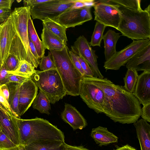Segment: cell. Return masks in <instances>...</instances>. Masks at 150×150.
Returning <instances> with one entry per match:
<instances>
[{
	"instance_id": "6da1fadb",
	"label": "cell",
	"mask_w": 150,
	"mask_h": 150,
	"mask_svg": "<svg viewBox=\"0 0 150 150\" xmlns=\"http://www.w3.org/2000/svg\"><path fill=\"white\" fill-rule=\"evenodd\" d=\"M83 77L105 93L111 107L109 117L114 122L130 124L138 121L141 108L138 100L133 94L127 91L123 86L115 84L107 78Z\"/></svg>"
},
{
	"instance_id": "7a4b0ae2",
	"label": "cell",
	"mask_w": 150,
	"mask_h": 150,
	"mask_svg": "<svg viewBox=\"0 0 150 150\" xmlns=\"http://www.w3.org/2000/svg\"><path fill=\"white\" fill-rule=\"evenodd\" d=\"M20 133L21 145L25 146L33 142L50 140L64 142L63 132L48 120L36 117L23 119L14 117Z\"/></svg>"
},
{
	"instance_id": "3957f363",
	"label": "cell",
	"mask_w": 150,
	"mask_h": 150,
	"mask_svg": "<svg viewBox=\"0 0 150 150\" xmlns=\"http://www.w3.org/2000/svg\"><path fill=\"white\" fill-rule=\"evenodd\" d=\"M119 6V5H118ZM120 18L117 30L133 40L150 39V5L137 11L119 6Z\"/></svg>"
},
{
	"instance_id": "277c9868",
	"label": "cell",
	"mask_w": 150,
	"mask_h": 150,
	"mask_svg": "<svg viewBox=\"0 0 150 150\" xmlns=\"http://www.w3.org/2000/svg\"><path fill=\"white\" fill-rule=\"evenodd\" d=\"M69 50L67 45L61 51L50 50V52L67 94L78 96L83 76L73 64L69 55Z\"/></svg>"
},
{
	"instance_id": "5b68a950",
	"label": "cell",
	"mask_w": 150,
	"mask_h": 150,
	"mask_svg": "<svg viewBox=\"0 0 150 150\" xmlns=\"http://www.w3.org/2000/svg\"><path fill=\"white\" fill-rule=\"evenodd\" d=\"M30 78L52 104H54L67 95L56 69L45 71L36 70Z\"/></svg>"
},
{
	"instance_id": "8992f818",
	"label": "cell",
	"mask_w": 150,
	"mask_h": 150,
	"mask_svg": "<svg viewBox=\"0 0 150 150\" xmlns=\"http://www.w3.org/2000/svg\"><path fill=\"white\" fill-rule=\"evenodd\" d=\"M79 95L88 107L97 113H104L109 117L111 109L109 101L100 88L85 79L82 76Z\"/></svg>"
},
{
	"instance_id": "52a82bcc",
	"label": "cell",
	"mask_w": 150,
	"mask_h": 150,
	"mask_svg": "<svg viewBox=\"0 0 150 150\" xmlns=\"http://www.w3.org/2000/svg\"><path fill=\"white\" fill-rule=\"evenodd\" d=\"M11 16L16 33L24 47L30 63L35 68H37L40 61L33 54L29 43L28 23L31 17L30 7L24 6L15 8L11 12Z\"/></svg>"
},
{
	"instance_id": "ba28073f",
	"label": "cell",
	"mask_w": 150,
	"mask_h": 150,
	"mask_svg": "<svg viewBox=\"0 0 150 150\" xmlns=\"http://www.w3.org/2000/svg\"><path fill=\"white\" fill-rule=\"evenodd\" d=\"M75 2V0H50L30 7V15L33 19L41 21L53 18L71 8Z\"/></svg>"
},
{
	"instance_id": "9c48e42d",
	"label": "cell",
	"mask_w": 150,
	"mask_h": 150,
	"mask_svg": "<svg viewBox=\"0 0 150 150\" xmlns=\"http://www.w3.org/2000/svg\"><path fill=\"white\" fill-rule=\"evenodd\" d=\"M150 44V39L133 40L132 42L120 51H116L104 62L106 70H118L124 65L138 52Z\"/></svg>"
},
{
	"instance_id": "30bf717a",
	"label": "cell",
	"mask_w": 150,
	"mask_h": 150,
	"mask_svg": "<svg viewBox=\"0 0 150 150\" xmlns=\"http://www.w3.org/2000/svg\"><path fill=\"white\" fill-rule=\"evenodd\" d=\"M93 7L95 21L117 30L120 18L118 5L108 0H100Z\"/></svg>"
},
{
	"instance_id": "8fae6325",
	"label": "cell",
	"mask_w": 150,
	"mask_h": 150,
	"mask_svg": "<svg viewBox=\"0 0 150 150\" xmlns=\"http://www.w3.org/2000/svg\"><path fill=\"white\" fill-rule=\"evenodd\" d=\"M91 7L90 6H86L79 8H69L58 16L50 19L67 29L74 27L92 19Z\"/></svg>"
},
{
	"instance_id": "7c38bea8",
	"label": "cell",
	"mask_w": 150,
	"mask_h": 150,
	"mask_svg": "<svg viewBox=\"0 0 150 150\" xmlns=\"http://www.w3.org/2000/svg\"><path fill=\"white\" fill-rule=\"evenodd\" d=\"M71 48L73 52L81 57L88 64L93 71L94 77L101 79L104 78L98 67V57L95 54V51L92 49L89 42L83 35L78 37Z\"/></svg>"
},
{
	"instance_id": "4fadbf2b",
	"label": "cell",
	"mask_w": 150,
	"mask_h": 150,
	"mask_svg": "<svg viewBox=\"0 0 150 150\" xmlns=\"http://www.w3.org/2000/svg\"><path fill=\"white\" fill-rule=\"evenodd\" d=\"M38 88L30 78L21 84L18 106L20 117L33 103L37 95Z\"/></svg>"
},
{
	"instance_id": "5bb4252c",
	"label": "cell",
	"mask_w": 150,
	"mask_h": 150,
	"mask_svg": "<svg viewBox=\"0 0 150 150\" xmlns=\"http://www.w3.org/2000/svg\"><path fill=\"white\" fill-rule=\"evenodd\" d=\"M16 34L11 16L4 23L0 32V55L1 66L8 56Z\"/></svg>"
},
{
	"instance_id": "9a60e30c",
	"label": "cell",
	"mask_w": 150,
	"mask_h": 150,
	"mask_svg": "<svg viewBox=\"0 0 150 150\" xmlns=\"http://www.w3.org/2000/svg\"><path fill=\"white\" fill-rule=\"evenodd\" d=\"M14 117L0 107V124L2 131L14 143L19 146V131Z\"/></svg>"
},
{
	"instance_id": "2e32d148",
	"label": "cell",
	"mask_w": 150,
	"mask_h": 150,
	"mask_svg": "<svg viewBox=\"0 0 150 150\" xmlns=\"http://www.w3.org/2000/svg\"><path fill=\"white\" fill-rule=\"evenodd\" d=\"M61 117L63 120L69 124L74 130L82 129L87 125L86 120L80 112L75 108L68 103L65 104Z\"/></svg>"
},
{
	"instance_id": "e0dca14e",
	"label": "cell",
	"mask_w": 150,
	"mask_h": 150,
	"mask_svg": "<svg viewBox=\"0 0 150 150\" xmlns=\"http://www.w3.org/2000/svg\"><path fill=\"white\" fill-rule=\"evenodd\" d=\"M133 94L143 105L150 103V71H144L139 75Z\"/></svg>"
},
{
	"instance_id": "ac0fdd59",
	"label": "cell",
	"mask_w": 150,
	"mask_h": 150,
	"mask_svg": "<svg viewBox=\"0 0 150 150\" xmlns=\"http://www.w3.org/2000/svg\"><path fill=\"white\" fill-rule=\"evenodd\" d=\"M127 69L150 71V44L136 53L126 64Z\"/></svg>"
},
{
	"instance_id": "d6986e66",
	"label": "cell",
	"mask_w": 150,
	"mask_h": 150,
	"mask_svg": "<svg viewBox=\"0 0 150 150\" xmlns=\"http://www.w3.org/2000/svg\"><path fill=\"white\" fill-rule=\"evenodd\" d=\"M141 150H150V125L142 119L134 123Z\"/></svg>"
},
{
	"instance_id": "ffe728a7",
	"label": "cell",
	"mask_w": 150,
	"mask_h": 150,
	"mask_svg": "<svg viewBox=\"0 0 150 150\" xmlns=\"http://www.w3.org/2000/svg\"><path fill=\"white\" fill-rule=\"evenodd\" d=\"M91 136L100 146L118 142L117 137L109 131L107 128L100 126L92 129Z\"/></svg>"
},
{
	"instance_id": "44dd1931",
	"label": "cell",
	"mask_w": 150,
	"mask_h": 150,
	"mask_svg": "<svg viewBox=\"0 0 150 150\" xmlns=\"http://www.w3.org/2000/svg\"><path fill=\"white\" fill-rule=\"evenodd\" d=\"M41 38L45 48L49 51H61L67 45L57 36L43 27Z\"/></svg>"
},
{
	"instance_id": "7402d4cb",
	"label": "cell",
	"mask_w": 150,
	"mask_h": 150,
	"mask_svg": "<svg viewBox=\"0 0 150 150\" xmlns=\"http://www.w3.org/2000/svg\"><path fill=\"white\" fill-rule=\"evenodd\" d=\"M120 34L113 30L109 29L103 35L102 39L104 42V53L105 61L110 59L116 52V45L120 37Z\"/></svg>"
},
{
	"instance_id": "603a6c76",
	"label": "cell",
	"mask_w": 150,
	"mask_h": 150,
	"mask_svg": "<svg viewBox=\"0 0 150 150\" xmlns=\"http://www.w3.org/2000/svg\"><path fill=\"white\" fill-rule=\"evenodd\" d=\"M9 91V97L8 103L16 117L20 118L19 116L18 106L19 95L21 84L10 82L6 84Z\"/></svg>"
},
{
	"instance_id": "cb8c5ba5",
	"label": "cell",
	"mask_w": 150,
	"mask_h": 150,
	"mask_svg": "<svg viewBox=\"0 0 150 150\" xmlns=\"http://www.w3.org/2000/svg\"><path fill=\"white\" fill-rule=\"evenodd\" d=\"M42 21L43 28L57 36L64 43L67 45V28L65 27L49 18Z\"/></svg>"
},
{
	"instance_id": "d4e9b609",
	"label": "cell",
	"mask_w": 150,
	"mask_h": 150,
	"mask_svg": "<svg viewBox=\"0 0 150 150\" xmlns=\"http://www.w3.org/2000/svg\"><path fill=\"white\" fill-rule=\"evenodd\" d=\"M28 28L29 37L34 44L40 59L44 56L45 49L37 34L31 17L28 20Z\"/></svg>"
},
{
	"instance_id": "484cf974",
	"label": "cell",
	"mask_w": 150,
	"mask_h": 150,
	"mask_svg": "<svg viewBox=\"0 0 150 150\" xmlns=\"http://www.w3.org/2000/svg\"><path fill=\"white\" fill-rule=\"evenodd\" d=\"M64 142L56 140H42L33 142L24 146L26 150H50L59 146Z\"/></svg>"
},
{
	"instance_id": "4316f807",
	"label": "cell",
	"mask_w": 150,
	"mask_h": 150,
	"mask_svg": "<svg viewBox=\"0 0 150 150\" xmlns=\"http://www.w3.org/2000/svg\"><path fill=\"white\" fill-rule=\"evenodd\" d=\"M32 104L34 109L37 110L41 113L50 114V103L47 96L40 90Z\"/></svg>"
},
{
	"instance_id": "83f0119b",
	"label": "cell",
	"mask_w": 150,
	"mask_h": 150,
	"mask_svg": "<svg viewBox=\"0 0 150 150\" xmlns=\"http://www.w3.org/2000/svg\"><path fill=\"white\" fill-rule=\"evenodd\" d=\"M139 75L134 69H127L123 79L125 89L128 92L133 94L134 91Z\"/></svg>"
},
{
	"instance_id": "f1b7e54d",
	"label": "cell",
	"mask_w": 150,
	"mask_h": 150,
	"mask_svg": "<svg viewBox=\"0 0 150 150\" xmlns=\"http://www.w3.org/2000/svg\"><path fill=\"white\" fill-rule=\"evenodd\" d=\"M9 53L16 55L20 61L25 60L30 63L24 47L16 33L13 41Z\"/></svg>"
},
{
	"instance_id": "f546056e",
	"label": "cell",
	"mask_w": 150,
	"mask_h": 150,
	"mask_svg": "<svg viewBox=\"0 0 150 150\" xmlns=\"http://www.w3.org/2000/svg\"><path fill=\"white\" fill-rule=\"evenodd\" d=\"M35 67L30 63L25 60H21L17 69L15 71L8 72L14 75L30 78L35 72Z\"/></svg>"
},
{
	"instance_id": "4dcf8cb0",
	"label": "cell",
	"mask_w": 150,
	"mask_h": 150,
	"mask_svg": "<svg viewBox=\"0 0 150 150\" xmlns=\"http://www.w3.org/2000/svg\"><path fill=\"white\" fill-rule=\"evenodd\" d=\"M106 27L103 24L96 21L91 41L89 42L91 46L100 47L103 33Z\"/></svg>"
},
{
	"instance_id": "1f68e13d",
	"label": "cell",
	"mask_w": 150,
	"mask_h": 150,
	"mask_svg": "<svg viewBox=\"0 0 150 150\" xmlns=\"http://www.w3.org/2000/svg\"><path fill=\"white\" fill-rule=\"evenodd\" d=\"M110 3L130 10L140 11L143 10L141 6L140 0H110Z\"/></svg>"
},
{
	"instance_id": "d6a6232c",
	"label": "cell",
	"mask_w": 150,
	"mask_h": 150,
	"mask_svg": "<svg viewBox=\"0 0 150 150\" xmlns=\"http://www.w3.org/2000/svg\"><path fill=\"white\" fill-rule=\"evenodd\" d=\"M20 145L18 146L16 144L2 131L0 132L1 150H18L19 149Z\"/></svg>"
},
{
	"instance_id": "836d02e7",
	"label": "cell",
	"mask_w": 150,
	"mask_h": 150,
	"mask_svg": "<svg viewBox=\"0 0 150 150\" xmlns=\"http://www.w3.org/2000/svg\"><path fill=\"white\" fill-rule=\"evenodd\" d=\"M20 61L16 55L13 53H9L8 58L3 65L8 71H13L17 69Z\"/></svg>"
},
{
	"instance_id": "e575fe53",
	"label": "cell",
	"mask_w": 150,
	"mask_h": 150,
	"mask_svg": "<svg viewBox=\"0 0 150 150\" xmlns=\"http://www.w3.org/2000/svg\"><path fill=\"white\" fill-rule=\"evenodd\" d=\"M39 65L40 68L42 71L56 69L50 51L48 52V55L46 56H44L41 59Z\"/></svg>"
},
{
	"instance_id": "d590c367",
	"label": "cell",
	"mask_w": 150,
	"mask_h": 150,
	"mask_svg": "<svg viewBox=\"0 0 150 150\" xmlns=\"http://www.w3.org/2000/svg\"><path fill=\"white\" fill-rule=\"evenodd\" d=\"M76 55L84 71V76L88 77H94V75L93 71L88 64L81 57Z\"/></svg>"
},
{
	"instance_id": "8d00e7d4",
	"label": "cell",
	"mask_w": 150,
	"mask_h": 150,
	"mask_svg": "<svg viewBox=\"0 0 150 150\" xmlns=\"http://www.w3.org/2000/svg\"><path fill=\"white\" fill-rule=\"evenodd\" d=\"M68 52L74 66L79 71L83 76H84V72L81 67L80 63L77 55L71 50H68Z\"/></svg>"
},
{
	"instance_id": "74e56055",
	"label": "cell",
	"mask_w": 150,
	"mask_h": 150,
	"mask_svg": "<svg viewBox=\"0 0 150 150\" xmlns=\"http://www.w3.org/2000/svg\"><path fill=\"white\" fill-rule=\"evenodd\" d=\"M0 107L13 115L8 103L4 96L0 86ZM14 116V115H13Z\"/></svg>"
},
{
	"instance_id": "f35d334b",
	"label": "cell",
	"mask_w": 150,
	"mask_h": 150,
	"mask_svg": "<svg viewBox=\"0 0 150 150\" xmlns=\"http://www.w3.org/2000/svg\"><path fill=\"white\" fill-rule=\"evenodd\" d=\"M140 116L146 122H150V103L143 105L141 109Z\"/></svg>"
},
{
	"instance_id": "ab89813d",
	"label": "cell",
	"mask_w": 150,
	"mask_h": 150,
	"mask_svg": "<svg viewBox=\"0 0 150 150\" xmlns=\"http://www.w3.org/2000/svg\"><path fill=\"white\" fill-rule=\"evenodd\" d=\"M11 9L4 8H0V25L4 23L11 16Z\"/></svg>"
},
{
	"instance_id": "60d3db41",
	"label": "cell",
	"mask_w": 150,
	"mask_h": 150,
	"mask_svg": "<svg viewBox=\"0 0 150 150\" xmlns=\"http://www.w3.org/2000/svg\"><path fill=\"white\" fill-rule=\"evenodd\" d=\"M29 78L14 75L10 73L7 78L8 83L10 82H13L21 84Z\"/></svg>"
},
{
	"instance_id": "b9f144b4",
	"label": "cell",
	"mask_w": 150,
	"mask_h": 150,
	"mask_svg": "<svg viewBox=\"0 0 150 150\" xmlns=\"http://www.w3.org/2000/svg\"><path fill=\"white\" fill-rule=\"evenodd\" d=\"M4 65H3L0 70V86L8 83L7 77L9 75Z\"/></svg>"
},
{
	"instance_id": "7bdbcfd3",
	"label": "cell",
	"mask_w": 150,
	"mask_h": 150,
	"mask_svg": "<svg viewBox=\"0 0 150 150\" xmlns=\"http://www.w3.org/2000/svg\"><path fill=\"white\" fill-rule=\"evenodd\" d=\"M50 0H25L23 1L24 6L30 7L48 1Z\"/></svg>"
},
{
	"instance_id": "ee69618b",
	"label": "cell",
	"mask_w": 150,
	"mask_h": 150,
	"mask_svg": "<svg viewBox=\"0 0 150 150\" xmlns=\"http://www.w3.org/2000/svg\"><path fill=\"white\" fill-rule=\"evenodd\" d=\"M13 0H0V8H6L11 9Z\"/></svg>"
},
{
	"instance_id": "f6af8a7d",
	"label": "cell",
	"mask_w": 150,
	"mask_h": 150,
	"mask_svg": "<svg viewBox=\"0 0 150 150\" xmlns=\"http://www.w3.org/2000/svg\"><path fill=\"white\" fill-rule=\"evenodd\" d=\"M29 43L30 50L33 54L35 58H36L38 60L40 61V59L38 55L36 48L29 38Z\"/></svg>"
},
{
	"instance_id": "bcb514c9",
	"label": "cell",
	"mask_w": 150,
	"mask_h": 150,
	"mask_svg": "<svg viewBox=\"0 0 150 150\" xmlns=\"http://www.w3.org/2000/svg\"><path fill=\"white\" fill-rule=\"evenodd\" d=\"M65 150H88L82 146H73L67 144L65 143Z\"/></svg>"
},
{
	"instance_id": "7dc6e473",
	"label": "cell",
	"mask_w": 150,
	"mask_h": 150,
	"mask_svg": "<svg viewBox=\"0 0 150 150\" xmlns=\"http://www.w3.org/2000/svg\"><path fill=\"white\" fill-rule=\"evenodd\" d=\"M2 93L8 102L9 97V91L8 88L6 84H4L0 86Z\"/></svg>"
},
{
	"instance_id": "c3c4849f",
	"label": "cell",
	"mask_w": 150,
	"mask_h": 150,
	"mask_svg": "<svg viewBox=\"0 0 150 150\" xmlns=\"http://www.w3.org/2000/svg\"><path fill=\"white\" fill-rule=\"evenodd\" d=\"M114 150H137L134 147L128 145L126 144L122 147L117 148Z\"/></svg>"
},
{
	"instance_id": "681fc988",
	"label": "cell",
	"mask_w": 150,
	"mask_h": 150,
	"mask_svg": "<svg viewBox=\"0 0 150 150\" xmlns=\"http://www.w3.org/2000/svg\"><path fill=\"white\" fill-rule=\"evenodd\" d=\"M65 142L57 147L52 149L50 150H65Z\"/></svg>"
},
{
	"instance_id": "f907efd6",
	"label": "cell",
	"mask_w": 150,
	"mask_h": 150,
	"mask_svg": "<svg viewBox=\"0 0 150 150\" xmlns=\"http://www.w3.org/2000/svg\"><path fill=\"white\" fill-rule=\"evenodd\" d=\"M18 150H26L25 147L23 145H20L19 149Z\"/></svg>"
},
{
	"instance_id": "816d5d0a",
	"label": "cell",
	"mask_w": 150,
	"mask_h": 150,
	"mask_svg": "<svg viewBox=\"0 0 150 150\" xmlns=\"http://www.w3.org/2000/svg\"><path fill=\"white\" fill-rule=\"evenodd\" d=\"M4 23H3L0 25V31H1V29H2V27H3V26Z\"/></svg>"
},
{
	"instance_id": "f5cc1de1",
	"label": "cell",
	"mask_w": 150,
	"mask_h": 150,
	"mask_svg": "<svg viewBox=\"0 0 150 150\" xmlns=\"http://www.w3.org/2000/svg\"><path fill=\"white\" fill-rule=\"evenodd\" d=\"M1 58H0V70H1Z\"/></svg>"
},
{
	"instance_id": "db71d44e",
	"label": "cell",
	"mask_w": 150,
	"mask_h": 150,
	"mask_svg": "<svg viewBox=\"0 0 150 150\" xmlns=\"http://www.w3.org/2000/svg\"><path fill=\"white\" fill-rule=\"evenodd\" d=\"M2 131H1V125H0V132Z\"/></svg>"
},
{
	"instance_id": "11a10c76",
	"label": "cell",
	"mask_w": 150,
	"mask_h": 150,
	"mask_svg": "<svg viewBox=\"0 0 150 150\" xmlns=\"http://www.w3.org/2000/svg\"><path fill=\"white\" fill-rule=\"evenodd\" d=\"M0 150H1L0 149Z\"/></svg>"
}]
</instances>
